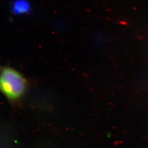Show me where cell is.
Segmentation results:
<instances>
[{"label":"cell","mask_w":148,"mask_h":148,"mask_svg":"<svg viewBox=\"0 0 148 148\" xmlns=\"http://www.w3.org/2000/svg\"><path fill=\"white\" fill-rule=\"evenodd\" d=\"M28 8V5L26 3V2L23 1H16L14 3V9L17 11H25Z\"/></svg>","instance_id":"cell-3"},{"label":"cell","mask_w":148,"mask_h":148,"mask_svg":"<svg viewBox=\"0 0 148 148\" xmlns=\"http://www.w3.org/2000/svg\"><path fill=\"white\" fill-rule=\"evenodd\" d=\"M27 81L17 70L3 67L0 71V91L11 101H16L26 92Z\"/></svg>","instance_id":"cell-1"},{"label":"cell","mask_w":148,"mask_h":148,"mask_svg":"<svg viewBox=\"0 0 148 148\" xmlns=\"http://www.w3.org/2000/svg\"><path fill=\"white\" fill-rule=\"evenodd\" d=\"M106 36L104 32L101 30L94 32L91 35V40L94 45L98 48L104 46L106 42Z\"/></svg>","instance_id":"cell-2"}]
</instances>
